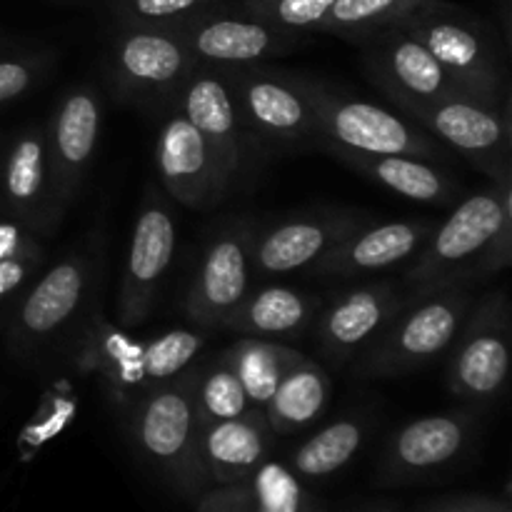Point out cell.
I'll return each instance as SVG.
<instances>
[{"mask_svg":"<svg viewBox=\"0 0 512 512\" xmlns=\"http://www.w3.org/2000/svg\"><path fill=\"white\" fill-rule=\"evenodd\" d=\"M473 305L468 283L403 298L373 343L350 363L358 378H403L448 353Z\"/></svg>","mask_w":512,"mask_h":512,"instance_id":"3","label":"cell"},{"mask_svg":"<svg viewBox=\"0 0 512 512\" xmlns=\"http://www.w3.org/2000/svg\"><path fill=\"white\" fill-rule=\"evenodd\" d=\"M115 25L178 30L215 10L233 8L238 0H103Z\"/></svg>","mask_w":512,"mask_h":512,"instance_id":"31","label":"cell"},{"mask_svg":"<svg viewBox=\"0 0 512 512\" xmlns=\"http://www.w3.org/2000/svg\"><path fill=\"white\" fill-rule=\"evenodd\" d=\"M370 420L360 413L343 415L310 435L290 453L288 468L300 480H325L343 470L363 448Z\"/></svg>","mask_w":512,"mask_h":512,"instance_id":"29","label":"cell"},{"mask_svg":"<svg viewBox=\"0 0 512 512\" xmlns=\"http://www.w3.org/2000/svg\"><path fill=\"white\" fill-rule=\"evenodd\" d=\"M128 433L140 458L153 465L183 498L195 500L208 490L198 458L200 420L190 370L135 398L128 413Z\"/></svg>","mask_w":512,"mask_h":512,"instance_id":"4","label":"cell"},{"mask_svg":"<svg viewBox=\"0 0 512 512\" xmlns=\"http://www.w3.org/2000/svg\"><path fill=\"white\" fill-rule=\"evenodd\" d=\"M178 245V225L165 195L148 185L140 200L138 218L130 235L128 260L120 278L115 320L120 328H138L158 303Z\"/></svg>","mask_w":512,"mask_h":512,"instance_id":"11","label":"cell"},{"mask_svg":"<svg viewBox=\"0 0 512 512\" xmlns=\"http://www.w3.org/2000/svg\"><path fill=\"white\" fill-rule=\"evenodd\" d=\"M328 155L415 203L453 205L463 193L460 183L448 170L440 168L435 160L418 158V155H365L343 153V150Z\"/></svg>","mask_w":512,"mask_h":512,"instance_id":"26","label":"cell"},{"mask_svg":"<svg viewBox=\"0 0 512 512\" xmlns=\"http://www.w3.org/2000/svg\"><path fill=\"white\" fill-rule=\"evenodd\" d=\"M155 168L165 193L185 208H213L233 188L210 145L175 105L160 125Z\"/></svg>","mask_w":512,"mask_h":512,"instance_id":"20","label":"cell"},{"mask_svg":"<svg viewBox=\"0 0 512 512\" xmlns=\"http://www.w3.org/2000/svg\"><path fill=\"white\" fill-rule=\"evenodd\" d=\"M378 512H395V510H378Z\"/></svg>","mask_w":512,"mask_h":512,"instance_id":"39","label":"cell"},{"mask_svg":"<svg viewBox=\"0 0 512 512\" xmlns=\"http://www.w3.org/2000/svg\"><path fill=\"white\" fill-rule=\"evenodd\" d=\"M195 512H318V503L288 465L268 458L243 480L198 495Z\"/></svg>","mask_w":512,"mask_h":512,"instance_id":"24","label":"cell"},{"mask_svg":"<svg viewBox=\"0 0 512 512\" xmlns=\"http://www.w3.org/2000/svg\"><path fill=\"white\" fill-rule=\"evenodd\" d=\"M0 203L10 220L45 238L63 223L50 175L48 145H45V125H23L10 138L0 160Z\"/></svg>","mask_w":512,"mask_h":512,"instance_id":"17","label":"cell"},{"mask_svg":"<svg viewBox=\"0 0 512 512\" xmlns=\"http://www.w3.org/2000/svg\"><path fill=\"white\" fill-rule=\"evenodd\" d=\"M478 410L465 405L450 413L423 415L395 430L380 453L375 483L383 488L415 483L463 458L478 435Z\"/></svg>","mask_w":512,"mask_h":512,"instance_id":"13","label":"cell"},{"mask_svg":"<svg viewBox=\"0 0 512 512\" xmlns=\"http://www.w3.org/2000/svg\"><path fill=\"white\" fill-rule=\"evenodd\" d=\"M205 330H168L143 348L135 358L138 380L145 390L188 373V365L205 345Z\"/></svg>","mask_w":512,"mask_h":512,"instance_id":"33","label":"cell"},{"mask_svg":"<svg viewBox=\"0 0 512 512\" xmlns=\"http://www.w3.org/2000/svg\"><path fill=\"white\" fill-rule=\"evenodd\" d=\"M255 225L248 215L230 218L205 243L190 288L185 293V318L200 330H223L250 293Z\"/></svg>","mask_w":512,"mask_h":512,"instance_id":"9","label":"cell"},{"mask_svg":"<svg viewBox=\"0 0 512 512\" xmlns=\"http://www.w3.org/2000/svg\"><path fill=\"white\" fill-rule=\"evenodd\" d=\"M225 365L235 373L245 390V398L253 408L263 410L270 395L275 393L283 375L303 358L300 350L280 340L243 338L240 335L230 348L218 355Z\"/></svg>","mask_w":512,"mask_h":512,"instance_id":"28","label":"cell"},{"mask_svg":"<svg viewBox=\"0 0 512 512\" xmlns=\"http://www.w3.org/2000/svg\"><path fill=\"white\" fill-rule=\"evenodd\" d=\"M178 30L115 25L108 35L105 70L120 98L140 108H170L195 68Z\"/></svg>","mask_w":512,"mask_h":512,"instance_id":"6","label":"cell"},{"mask_svg":"<svg viewBox=\"0 0 512 512\" xmlns=\"http://www.w3.org/2000/svg\"><path fill=\"white\" fill-rule=\"evenodd\" d=\"M190 385H193L195 413H198L200 425L238 418L253 408L245 398L240 380L220 358L210 360L203 368L190 370Z\"/></svg>","mask_w":512,"mask_h":512,"instance_id":"32","label":"cell"},{"mask_svg":"<svg viewBox=\"0 0 512 512\" xmlns=\"http://www.w3.org/2000/svg\"><path fill=\"white\" fill-rule=\"evenodd\" d=\"M400 305V293L390 280L358 285L335 295L333 303L323 305L315 323L320 358L330 368H345L393 318Z\"/></svg>","mask_w":512,"mask_h":512,"instance_id":"21","label":"cell"},{"mask_svg":"<svg viewBox=\"0 0 512 512\" xmlns=\"http://www.w3.org/2000/svg\"><path fill=\"white\" fill-rule=\"evenodd\" d=\"M330 5L333 0H238L243 13L255 15L275 28L303 35L320 33Z\"/></svg>","mask_w":512,"mask_h":512,"instance_id":"34","label":"cell"},{"mask_svg":"<svg viewBox=\"0 0 512 512\" xmlns=\"http://www.w3.org/2000/svg\"><path fill=\"white\" fill-rule=\"evenodd\" d=\"M512 213V170L493 185L458 200L453 213L435 223L403 273V298H423L455 283L475 280L485 250L493 243L500 223Z\"/></svg>","mask_w":512,"mask_h":512,"instance_id":"2","label":"cell"},{"mask_svg":"<svg viewBox=\"0 0 512 512\" xmlns=\"http://www.w3.org/2000/svg\"><path fill=\"white\" fill-rule=\"evenodd\" d=\"M400 115L470 160L490 180L512 170V100L503 108H488L465 95H453L405 108Z\"/></svg>","mask_w":512,"mask_h":512,"instance_id":"10","label":"cell"},{"mask_svg":"<svg viewBox=\"0 0 512 512\" xmlns=\"http://www.w3.org/2000/svg\"><path fill=\"white\" fill-rule=\"evenodd\" d=\"M63 3H78V0H63Z\"/></svg>","mask_w":512,"mask_h":512,"instance_id":"38","label":"cell"},{"mask_svg":"<svg viewBox=\"0 0 512 512\" xmlns=\"http://www.w3.org/2000/svg\"><path fill=\"white\" fill-rule=\"evenodd\" d=\"M300 83L313 100L315 120H318L315 148L323 153L343 150V153L365 155H418L435 163L448 160L450 150L413 120L353 98L330 85L328 80L313 75H300Z\"/></svg>","mask_w":512,"mask_h":512,"instance_id":"5","label":"cell"},{"mask_svg":"<svg viewBox=\"0 0 512 512\" xmlns=\"http://www.w3.org/2000/svg\"><path fill=\"white\" fill-rule=\"evenodd\" d=\"M178 33L195 63L215 68H238L283 58L308 40V35L275 28L255 15L243 13L238 5L203 15L178 28Z\"/></svg>","mask_w":512,"mask_h":512,"instance_id":"16","label":"cell"},{"mask_svg":"<svg viewBox=\"0 0 512 512\" xmlns=\"http://www.w3.org/2000/svg\"><path fill=\"white\" fill-rule=\"evenodd\" d=\"M100 120H103V100L98 88L93 83H80L65 90L45 123L50 175H53L55 200L63 213H68L73 200L78 198L80 185L98 153Z\"/></svg>","mask_w":512,"mask_h":512,"instance_id":"19","label":"cell"},{"mask_svg":"<svg viewBox=\"0 0 512 512\" xmlns=\"http://www.w3.org/2000/svg\"><path fill=\"white\" fill-rule=\"evenodd\" d=\"M40 260H43V248L40 245L23 250V253L8 255V258H0V303L10 300L23 288L25 280L33 275Z\"/></svg>","mask_w":512,"mask_h":512,"instance_id":"36","label":"cell"},{"mask_svg":"<svg viewBox=\"0 0 512 512\" xmlns=\"http://www.w3.org/2000/svg\"><path fill=\"white\" fill-rule=\"evenodd\" d=\"M510 300L503 290L470 305L445 365V388L463 405L485 408L505 393L510 375Z\"/></svg>","mask_w":512,"mask_h":512,"instance_id":"7","label":"cell"},{"mask_svg":"<svg viewBox=\"0 0 512 512\" xmlns=\"http://www.w3.org/2000/svg\"><path fill=\"white\" fill-rule=\"evenodd\" d=\"M273 430L263 410L250 408L238 418L200 425L198 458L208 488L243 480L270 458Z\"/></svg>","mask_w":512,"mask_h":512,"instance_id":"23","label":"cell"},{"mask_svg":"<svg viewBox=\"0 0 512 512\" xmlns=\"http://www.w3.org/2000/svg\"><path fill=\"white\" fill-rule=\"evenodd\" d=\"M418 512H510V508L500 500L480 498V495H460V498H443L428 503Z\"/></svg>","mask_w":512,"mask_h":512,"instance_id":"37","label":"cell"},{"mask_svg":"<svg viewBox=\"0 0 512 512\" xmlns=\"http://www.w3.org/2000/svg\"><path fill=\"white\" fill-rule=\"evenodd\" d=\"M368 78L403 113L413 105L463 95L438 60L403 25L378 30L355 43Z\"/></svg>","mask_w":512,"mask_h":512,"instance_id":"14","label":"cell"},{"mask_svg":"<svg viewBox=\"0 0 512 512\" xmlns=\"http://www.w3.org/2000/svg\"><path fill=\"white\" fill-rule=\"evenodd\" d=\"M435 220H370L363 228L340 240L333 250L313 265V273L330 280H353L363 275L385 273L400 263H408L420 245L433 233Z\"/></svg>","mask_w":512,"mask_h":512,"instance_id":"22","label":"cell"},{"mask_svg":"<svg viewBox=\"0 0 512 512\" xmlns=\"http://www.w3.org/2000/svg\"><path fill=\"white\" fill-rule=\"evenodd\" d=\"M398 25L433 53L465 98L488 108L510 103L508 60L495 30L480 15L448 0H433Z\"/></svg>","mask_w":512,"mask_h":512,"instance_id":"1","label":"cell"},{"mask_svg":"<svg viewBox=\"0 0 512 512\" xmlns=\"http://www.w3.org/2000/svg\"><path fill=\"white\" fill-rule=\"evenodd\" d=\"M50 53H20L0 58V105L20 100L35 88L50 70Z\"/></svg>","mask_w":512,"mask_h":512,"instance_id":"35","label":"cell"},{"mask_svg":"<svg viewBox=\"0 0 512 512\" xmlns=\"http://www.w3.org/2000/svg\"><path fill=\"white\" fill-rule=\"evenodd\" d=\"M323 300L283 285L250 290L223 330L243 338L300 340L318 323Z\"/></svg>","mask_w":512,"mask_h":512,"instance_id":"25","label":"cell"},{"mask_svg":"<svg viewBox=\"0 0 512 512\" xmlns=\"http://www.w3.org/2000/svg\"><path fill=\"white\" fill-rule=\"evenodd\" d=\"M430 3L433 0H333L320 33L338 35L355 45L378 30L403 23Z\"/></svg>","mask_w":512,"mask_h":512,"instance_id":"30","label":"cell"},{"mask_svg":"<svg viewBox=\"0 0 512 512\" xmlns=\"http://www.w3.org/2000/svg\"><path fill=\"white\" fill-rule=\"evenodd\" d=\"M93 283L88 255L73 253L58 260L20 298L10 323V348L28 355L58 338L83 310Z\"/></svg>","mask_w":512,"mask_h":512,"instance_id":"18","label":"cell"},{"mask_svg":"<svg viewBox=\"0 0 512 512\" xmlns=\"http://www.w3.org/2000/svg\"><path fill=\"white\" fill-rule=\"evenodd\" d=\"M173 105L198 128L233 185L263 153L265 145L245 125L233 85L223 68L195 65L193 73L180 85Z\"/></svg>","mask_w":512,"mask_h":512,"instance_id":"12","label":"cell"},{"mask_svg":"<svg viewBox=\"0 0 512 512\" xmlns=\"http://www.w3.org/2000/svg\"><path fill=\"white\" fill-rule=\"evenodd\" d=\"M250 133L270 148H315L318 120L298 73L263 63L223 68Z\"/></svg>","mask_w":512,"mask_h":512,"instance_id":"8","label":"cell"},{"mask_svg":"<svg viewBox=\"0 0 512 512\" xmlns=\"http://www.w3.org/2000/svg\"><path fill=\"white\" fill-rule=\"evenodd\" d=\"M373 218L375 215L360 208H328L295 213L260 230L255 228V278H273L313 268L328 250Z\"/></svg>","mask_w":512,"mask_h":512,"instance_id":"15","label":"cell"},{"mask_svg":"<svg viewBox=\"0 0 512 512\" xmlns=\"http://www.w3.org/2000/svg\"><path fill=\"white\" fill-rule=\"evenodd\" d=\"M330 373L318 360L303 358L283 375L275 393L265 403L263 415L278 438L300 433L325 413L330 400Z\"/></svg>","mask_w":512,"mask_h":512,"instance_id":"27","label":"cell"}]
</instances>
